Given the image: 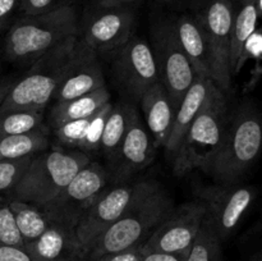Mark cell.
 Wrapping results in <instances>:
<instances>
[{
  "label": "cell",
  "instance_id": "obj_1",
  "mask_svg": "<svg viewBox=\"0 0 262 261\" xmlns=\"http://www.w3.org/2000/svg\"><path fill=\"white\" fill-rule=\"evenodd\" d=\"M173 209L170 194L158 182L146 179L122 216L92 245L87 261L143 245Z\"/></svg>",
  "mask_w": 262,
  "mask_h": 261
},
{
  "label": "cell",
  "instance_id": "obj_2",
  "mask_svg": "<svg viewBox=\"0 0 262 261\" xmlns=\"http://www.w3.org/2000/svg\"><path fill=\"white\" fill-rule=\"evenodd\" d=\"M78 35V13L67 3L49 12L22 15L15 20L5 35L4 54L13 63L32 64L51 49Z\"/></svg>",
  "mask_w": 262,
  "mask_h": 261
},
{
  "label": "cell",
  "instance_id": "obj_3",
  "mask_svg": "<svg viewBox=\"0 0 262 261\" xmlns=\"http://www.w3.org/2000/svg\"><path fill=\"white\" fill-rule=\"evenodd\" d=\"M84 48L86 42L76 36L33 61L27 73L9 90L0 105V113L17 109L43 112L63 77Z\"/></svg>",
  "mask_w": 262,
  "mask_h": 261
},
{
  "label": "cell",
  "instance_id": "obj_4",
  "mask_svg": "<svg viewBox=\"0 0 262 261\" xmlns=\"http://www.w3.org/2000/svg\"><path fill=\"white\" fill-rule=\"evenodd\" d=\"M262 150V118L251 104H242L228 118L222 146L202 169L217 183H238Z\"/></svg>",
  "mask_w": 262,
  "mask_h": 261
},
{
  "label": "cell",
  "instance_id": "obj_5",
  "mask_svg": "<svg viewBox=\"0 0 262 261\" xmlns=\"http://www.w3.org/2000/svg\"><path fill=\"white\" fill-rule=\"evenodd\" d=\"M91 161L89 154L78 148L53 146L35 154L17 186L8 199L33 205L51 201L84 165Z\"/></svg>",
  "mask_w": 262,
  "mask_h": 261
},
{
  "label": "cell",
  "instance_id": "obj_6",
  "mask_svg": "<svg viewBox=\"0 0 262 261\" xmlns=\"http://www.w3.org/2000/svg\"><path fill=\"white\" fill-rule=\"evenodd\" d=\"M228 118L227 97L216 87L188 128L171 160L177 177L187 176L194 169L202 170L214 159L222 146Z\"/></svg>",
  "mask_w": 262,
  "mask_h": 261
},
{
  "label": "cell",
  "instance_id": "obj_7",
  "mask_svg": "<svg viewBox=\"0 0 262 261\" xmlns=\"http://www.w3.org/2000/svg\"><path fill=\"white\" fill-rule=\"evenodd\" d=\"M150 37L159 79L168 91L176 109H178L182 99L197 76L181 45L173 14L154 18Z\"/></svg>",
  "mask_w": 262,
  "mask_h": 261
},
{
  "label": "cell",
  "instance_id": "obj_8",
  "mask_svg": "<svg viewBox=\"0 0 262 261\" xmlns=\"http://www.w3.org/2000/svg\"><path fill=\"white\" fill-rule=\"evenodd\" d=\"M237 2L209 0L206 7L196 13L209 48L211 79L225 95L230 92L233 81L230 49Z\"/></svg>",
  "mask_w": 262,
  "mask_h": 261
},
{
  "label": "cell",
  "instance_id": "obj_9",
  "mask_svg": "<svg viewBox=\"0 0 262 261\" xmlns=\"http://www.w3.org/2000/svg\"><path fill=\"white\" fill-rule=\"evenodd\" d=\"M107 171L101 164L90 161L51 201L40 205L49 222L74 228L95 200L104 192Z\"/></svg>",
  "mask_w": 262,
  "mask_h": 261
},
{
  "label": "cell",
  "instance_id": "obj_10",
  "mask_svg": "<svg viewBox=\"0 0 262 261\" xmlns=\"http://www.w3.org/2000/svg\"><path fill=\"white\" fill-rule=\"evenodd\" d=\"M196 194L206 209L207 222L222 242H224L237 229L252 205L256 192L248 186L219 183L199 187Z\"/></svg>",
  "mask_w": 262,
  "mask_h": 261
},
{
  "label": "cell",
  "instance_id": "obj_11",
  "mask_svg": "<svg viewBox=\"0 0 262 261\" xmlns=\"http://www.w3.org/2000/svg\"><path fill=\"white\" fill-rule=\"evenodd\" d=\"M113 72L122 91L133 101H140L143 94L160 81L150 44L135 36L117 50Z\"/></svg>",
  "mask_w": 262,
  "mask_h": 261
},
{
  "label": "cell",
  "instance_id": "obj_12",
  "mask_svg": "<svg viewBox=\"0 0 262 261\" xmlns=\"http://www.w3.org/2000/svg\"><path fill=\"white\" fill-rule=\"evenodd\" d=\"M206 217L204 204L189 201L174 207L142 245V252H184L191 248Z\"/></svg>",
  "mask_w": 262,
  "mask_h": 261
},
{
  "label": "cell",
  "instance_id": "obj_13",
  "mask_svg": "<svg viewBox=\"0 0 262 261\" xmlns=\"http://www.w3.org/2000/svg\"><path fill=\"white\" fill-rule=\"evenodd\" d=\"M136 25L133 7L104 8L95 5L82 26V40L96 55L117 51L130 37Z\"/></svg>",
  "mask_w": 262,
  "mask_h": 261
},
{
  "label": "cell",
  "instance_id": "obj_14",
  "mask_svg": "<svg viewBox=\"0 0 262 261\" xmlns=\"http://www.w3.org/2000/svg\"><path fill=\"white\" fill-rule=\"evenodd\" d=\"M143 183L145 181L122 183L109 191H104L84 212L76 225V233L87 255L97 238L122 216Z\"/></svg>",
  "mask_w": 262,
  "mask_h": 261
},
{
  "label": "cell",
  "instance_id": "obj_15",
  "mask_svg": "<svg viewBox=\"0 0 262 261\" xmlns=\"http://www.w3.org/2000/svg\"><path fill=\"white\" fill-rule=\"evenodd\" d=\"M156 146L152 137L141 119L140 113H136L132 123L118 148L117 154L110 161L114 179L118 183H124L135 174L152 163L156 154Z\"/></svg>",
  "mask_w": 262,
  "mask_h": 261
},
{
  "label": "cell",
  "instance_id": "obj_16",
  "mask_svg": "<svg viewBox=\"0 0 262 261\" xmlns=\"http://www.w3.org/2000/svg\"><path fill=\"white\" fill-rule=\"evenodd\" d=\"M104 86V73L97 60V55L86 44V48L59 83L53 100H55V102L67 101L96 91Z\"/></svg>",
  "mask_w": 262,
  "mask_h": 261
},
{
  "label": "cell",
  "instance_id": "obj_17",
  "mask_svg": "<svg viewBox=\"0 0 262 261\" xmlns=\"http://www.w3.org/2000/svg\"><path fill=\"white\" fill-rule=\"evenodd\" d=\"M26 251L32 261H87L76 229L63 225L51 224Z\"/></svg>",
  "mask_w": 262,
  "mask_h": 261
},
{
  "label": "cell",
  "instance_id": "obj_18",
  "mask_svg": "<svg viewBox=\"0 0 262 261\" xmlns=\"http://www.w3.org/2000/svg\"><path fill=\"white\" fill-rule=\"evenodd\" d=\"M216 87L217 86L212 82V79L196 77L194 82L191 84L188 91L186 92L181 104H179L178 109H177L176 115H174L170 136H169L168 142H166L165 147H164L166 151V155H168L170 160H173L182 140L186 136L187 130L191 127L193 120L196 119L199 113L201 112L205 102L207 101L210 95L214 92Z\"/></svg>",
  "mask_w": 262,
  "mask_h": 261
},
{
  "label": "cell",
  "instance_id": "obj_19",
  "mask_svg": "<svg viewBox=\"0 0 262 261\" xmlns=\"http://www.w3.org/2000/svg\"><path fill=\"white\" fill-rule=\"evenodd\" d=\"M145 124L156 148L165 147L173 127L176 106L160 81L150 87L140 100Z\"/></svg>",
  "mask_w": 262,
  "mask_h": 261
},
{
  "label": "cell",
  "instance_id": "obj_20",
  "mask_svg": "<svg viewBox=\"0 0 262 261\" xmlns=\"http://www.w3.org/2000/svg\"><path fill=\"white\" fill-rule=\"evenodd\" d=\"M173 18L181 45L191 61L196 76L211 79L209 48L196 13H174Z\"/></svg>",
  "mask_w": 262,
  "mask_h": 261
},
{
  "label": "cell",
  "instance_id": "obj_21",
  "mask_svg": "<svg viewBox=\"0 0 262 261\" xmlns=\"http://www.w3.org/2000/svg\"><path fill=\"white\" fill-rule=\"evenodd\" d=\"M260 0H238L232 31L230 67L233 76L237 74L245 63V48L253 36L260 14Z\"/></svg>",
  "mask_w": 262,
  "mask_h": 261
},
{
  "label": "cell",
  "instance_id": "obj_22",
  "mask_svg": "<svg viewBox=\"0 0 262 261\" xmlns=\"http://www.w3.org/2000/svg\"><path fill=\"white\" fill-rule=\"evenodd\" d=\"M107 102H110V92L104 86L83 96L55 102L50 110L49 120H50V124L55 127L61 123L71 122V120L90 118L96 114Z\"/></svg>",
  "mask_w": 262,
  "mask_h": 261
},
{
  "label": "cell",
  "instance_id": "obj_23",
  "mask_svg": "<svg viewBox=\"0 0 262 261\" xmlns=\"http://www.w3.org/2000/svg\"><path fill=\"white\" fill-rule=\"evenodd\" d=\"M136 113H137L136 107L128 102L113 104L105 122L101 143H100V151L109 159V161H112L117 154Z\"/></svg>",
  "mask_w": 262,
  "mask_h": 261
},
{
  "label": "cell",
  "instance_id": "obj_24",
  "mask_svg": "<svg viewBox=\"0 0 262 261\" xmlns=\"http://www.w3.org/2000/svg\"><path fill=\"white\" fill-rule=\"evenodd\" d=\"M9 204L14 215L15 224L25 242V247L37 241L51 225L48 216L38 205L10 199Z\"/></svg>",
  "mask_w": 262,
  "mask_h": 261
},
{
  "label": "cell",
  "instance_id": "obj_25",
  "mask_svg": "<svg viewBox=\"0 0 262 261\" xmlns=\"http://www.w3.org/2000/svg\"><path fill=\"white\" fill-rule=\"evenodd\" d=\"M50 145L48 130L40 129L25 135L0 137V161H12L35 155Z\"/></svg>",
  "mask_w": 262,
  "mask_h": 261
},
{
  "label": "cell",
  "instance_id": "obj_26",
  "mask_svg": "<svg viewBox=\"0 0 262 261\" xmlns=\"http://www.w3.org/2000/svg\"><path fill=\"white\" fill-rule=\"evenodd\" d=\"M40 129H46L42 112L17 109L0 113V137L25 135Z\"/></svg>",
  "mask_w": 262,
  "mask_h": 261
},
{
  "label": "cell",
  "instance_id": "obj_27",
  "mask_svg": "<svg viewBox=\"0 0 262 261\" xmlns=\"http://www.w3.org/2000/svg\"><path fill=\"white\" fill-rule=\"evenodd\" d=\"M187 261H223V242L206 217L189 248Z\"/></svg>",
  "mask_w": 262,
  "mask_h": 261
},
{
  "label": "cell",
  "instance_id": "obj_28",
  "mask_svg": "<svg viewBox=\"0 0 262 261\" xmlns=\"http://www.w3.org/2000/svg\"><path fill=\"white\" fill-rule=\"evenodd\" d=\"M0 243L15 246L26 250L25 242L22 240L14 215L10 209L9 199L0 194Z\"/></svg>",
  "mask_w": 262,
  "mask_h": 261
},
{
  "label": "cell",
  "instance_id": "obj_29",
  "mask_svg": "<svg viewBox=\"0 0 262 261\" xmlns=\"http://www.w3.org/2000/svg\"><path fill=\"white\" fill-rule=\"evenodd\" d=\"M91 118L92 117L71 120V122L61 123V124L53 127L54 133H55L59 142L66 145L67 147L78 148L79 150L82 143H83L84 137H86L87 129H89V125L91 123Z\"/></svg>",
  "mask_w": 262,
  "mask_h": 261
},
{
  "label": "cell",
  "instance_id": "obj_30",
  "mask_svg": "<svg viewBox=\"0 0 262 261\" xmlns=\"http://www.w3.org/2000/svg\"><path fill=\"white\" fill-rule=\"evenodd\" d=\"M33 155L12 161H0V194L9 193L30 165Z\"/></svg>",
  "mask_w": 262,
  "mask_h": 261
},
{
  "label": "cell",
  "instance_id": "obj_31",
  "mask_svg": "<svg viewBox=\"0 0 262 261\" xmlns=\"http://www.w3.org/2000/svg\"><path fill=\"white\" fill-rule=\"evenodd\" d=\"M112 106V101L107 102V104L104 105L96 114L92 115L91 123H90L89 129H87L86 133V137H84V141L79 150L83 151V153L86 154L90 153V151L100 150V143H101L105 122H106V118L107 115H109Z\"/></svg>",
  "mask_w": 262,
  "mask_h": 261
},
{
  "label": "cell",
  "instance_id": "obj_32",
  "mask_svg": "<svg viewBox=\"0 0 262 261\" xmlns=\"http://www.w3.org/2000/svg\"><path fill=\"white\" fill-rule=\"evenodd\" d=\"M159 7L171 13H199L204 9L209 0H155Z\"/></svg>",
  "mask_w": 262,
  "mask_h": 261
},
{
  "label": "cell",
  "instance_id": "obj_33",
  "mask_svg": "<svg viewBox=\"0 0 262 261\" xmlns=\"http://www.w3.org/2000/svg\"><path fill=\"white\" fill-rule=\"evenodd\" d=\"M63 4H67L64 0H20L19 12L22 15L41 14Z\"/></svg>",
  "mask_w": 262,
  "mask_h": 261
},
{
  "label": "cell",
  "instance_id": "obj_34",
  "mask_svg": "<svg viewBox=\"0 0 262 261\" xmlns=\"http://www.w3.org/2000/svg\"><path fill=\"white\" fill-rule=\"evenodd\" d=\"M95 261H142V245L119 251V252L107 253Z\"/></svg>",
  "mask_w": 262,
  "mask_h": 261
},
{
  "label": "cell",
  "instance_id": "obj_35",
  "mask_svg": "<svg viewBox=\"0 0 262 261\" xmlns=\"http://www.w3.org/2000/svg\"><path fill=\"white\" fill-rule=\"evenodd\" d=\"M0 261H32V258L23 248L0 243Z\"/></svg>",
  "mask_w": 262,
  "mask_h": 261
},
{
  "label": "cell",
  "instance_id": "obj_36",
  "mask_svg": "<svg viewBox=\"0 0 262 261\" xmlns=\"http://www.w3.org/2000/svg\"><path fill=\"white\" fill-rule=\"evenodd\" d=\"M188 252H142V261H187Z\"/></svg>",
  "mask_w": 262,
  "mask_h": 261
},
{
  "label": "cell",
  "instance_id": "obj_37",
  "mask_svg": "<svg viewBox=\"0 0 262 261\" xmlns=\"http://www.w3.org/2000/svg\"><path fill=\"white\" fill-rule=\"evenodd\" d=\"M20 0H0V30L7 26L12 15L19 10Z\"/></svg>",
  "mask_w": 262,
  "mask_h": 261
},
{
  "label": "cell",
  "instance_id": "obj_38",
  "mask_svg": "<svg viewBox=\"0 0 262 261\" xmlns=\"http://www.w3.org/2000/svg\"><path fill=\"white\" fill-rule=\"evenodd\" d=\"M95 5L104 8L112 7H133L141 0H94Z\"/></svg>",
  "mask_w": 262,
  "mask_h": 261
},
{
  "label": "cell",
  "instance_id": "obj_39",
  "mask_svg": "<svg viewBox=\"0 0 262 261\" xmlns=\"http://www.w3.org/2000/svg\"><path fill=\"white\" fill-rule=\"evenodd\" d=\"M14 82H15L14 79H12V78H7V79H4V81L0 82V105L3 104L5 96L8 95L9 90L12 89V86L14 84Z\"/></svg>",
  "mask_w": 262,
  "mask_h": 261
},
{
  "label": "cell",
  "instance_id": "obj_40",
  "mask_svg": "<svg viewBox=\"0 0 262 261\" xmlns=\"http://www.w3.org/2000/svg\"><path fill=\"white\" fill-rule=\"evenodd\" d=\"M257 261H262V257L261 258H258V260Z\"/></svg>",
  "mask_w": 262,
  "mask_h": 261
}]
</instances>
